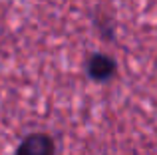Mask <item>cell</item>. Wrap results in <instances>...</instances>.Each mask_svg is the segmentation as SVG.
I'll use <instances>...</instances> for the list:
<instances>
[{"label": "cell", "instance_id": "cell-1", "mask_svg": "<svg viewBox=\"0 0 157 155\" xmlns=\"http://www.w3.org/2000/svg\"><path fill=\"white\" fill-rule=\"evenodd\" d=\"M18 155H54V141L44 133L28 135L18 147Z\"/></svg>", "mask_w": 157, "mask_h": 155}, {"label": "cell", "instance_id": "cell-2", "mask_svg": "<svg viewBox=\"0 0 157 155\" xmlns=\"http://www.w3.org/2000/svg\"><path fill=\"white\" fill-rule=\"evenodd\" d=\"M88 72L94 80H105L113 74V60L107 56H94L88 64Z\"/></svg>", "mask_w": 157, "mask_h": 155}]
</instances>
